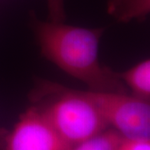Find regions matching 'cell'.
Here are the masks:
<instances>
[{
	"label": "cell",
	"instance_id": "ba28073f",
	"mask_svg": "<svg viewBox=\"0 0 150 150\" xmlns=\"http://www.w3.org/2000/svg\"><path fill=\"white\" fill-rule=\"evenodd\" d=\"M47 6L50 21H64V0H47Z\"/></svg>",
	"mask_w": 150,
	"mask_h": 150
},
{
	"label": "cell",
	"instance_id": "30bf717a",
	"mask_svg": "<svg viewBox=\"0 0 150 150\" xmlns=\"http://www.w3.org/2000/svg\"><path fill=\"white\" fill-rule=\"evenodd\" d=\"M6 132H3V131H0V146L2 144V142H3V139H4V137L5 135Z\"/></svg>",
	"mask_w": 150,
	"mask_h": 150
},
{
	"label": "cell",
	"instance_id": "52a82bcc",
	"mask_svg": "<svg viewBox=\"0 0 150 150\" xmlns=\"http://www.w3.org/2000/svg\"><path fill=\"white\" fill-rule=\"evenodd\" d=\"M123 137L116 130L108 128L79 144L70 146L69 150H117Z\"/></svg>",
	"mask_w": 150,
	"mask_h": 150
},
{
	"label": "cell",
	"instance_id": "6da1fadb",
	"mask_svg": "<svg viewBox=\"0 0 150 150\" xmlns=\"http://www.w3.org/2000/svg\"><path fill=\"white\" fill-rule=\"evenodd\" d=\"M41 53L66 74L83 82L91 91L126 93L118 74L103 66L99 43L103 28H88L64 22L34 23Z\"/></svg>",
	"mask_w": 150,
	"mask_h": 150
},
{
	"label": "cell",
	"instance_id": "277c9868",
	"mask_svg": "<svg viewBox=\"0 0 150 150\" xmlns=\"http://www.w3.org/2000/svg\"><path fill=\"white\" fill-rule=\"evenodd\" d=\"M69 145L38 107L22 113L10 132L5 133L0 150H69Z\"/></svg>",
	"mask_w": 150,
	"mask_h": 150
},
{
	"label": "cell",
	"instance_id": "5b68a950",
	"mask_svg": "<svg viewBox=\"0 0 150 150\" xmlns=\"http://www.w3.org/2000/svg\"><path fill=\"white\" fill-rule=\"evenodd\" d=\"M124 86L132 91L134 96L149 101L150 61L145 59L122 74H118Z\"/></svg>",
	"mask_w": 150,
	"mask_h": 150
},
{
	"label": "cell",
	"instance_id": "7a4b0ae2",
	"mask_svg": "<svg viewBox=\"0 0 150 150\" xmlns=\"http://www.w3.org/2000/svg\"><path fill=\"white\" fill-rule=\"evenodd\" d=\"M38 108L70 146L109 128L87 92L64 89Z\"/></svg>",
	"mask_w": 150,
	"mask_h": 150
},
{
	"label": "cell",
	"instance_id": "3957f363",
	"mask_svg": "<svg viewBox=\"0 0 150 150\" xmlns=\"http://www.w3.org/2000/svg\"><path fill=\"white\" fill-rule=\"evenodd\" d=\"M87 93L108 126L123 138L150 139L149 101L126 93Z\"/></svg>",
	"mask_w": 150,
	"mask_h": 150
},
{
	"label": "cell",
	"instance_id": "8992f818",
	"mask_svg": "<svg viewBox=\"0 0 150 150\" xmlns=\"http://www.w3.org/2000/svg\"><path fill=\"white\" fill-rule=\"evenodd\" d=\"M150 9V0H109L108 10L120 21L145 17Z\"/></svg>",
	"mask_w": 150,
	"mask_h": 150
},
{
	"label": "cell",
	"instance_id": "9c48e42d",
	"mask_svg": "<svg viewBox=\"0 0 150 150\" xmlns=\"http://www.w3.org/2000/svg\"><path fill=\"white\" fill-rule=\"evenodd\" d=\"M117 150H150V139L123 138Z\"/></svg>",
	"mask_w": 150,
	"mask_h": 150
}]
</instances>
